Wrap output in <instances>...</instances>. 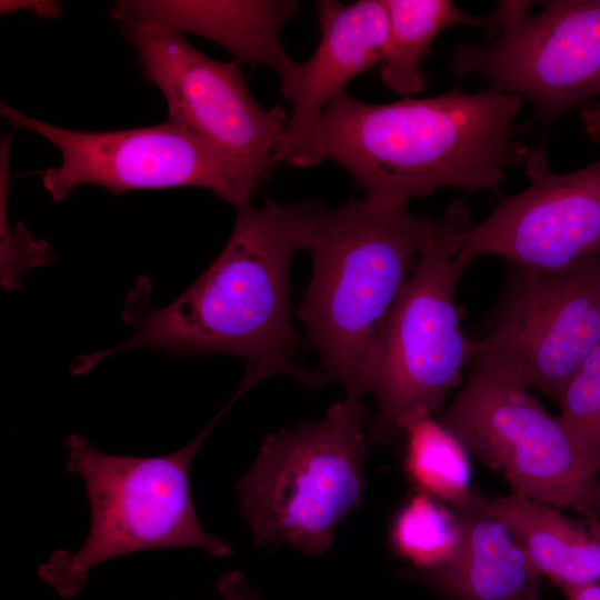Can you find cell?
I'll return each instance as SVG.
<instances>
[{
  "mask_svg": "<svg viewBox=\"0 0 600 600\" xmlns=\"http://www.w3.org/2000/svg\"><path fill=\"white\" fill-rule=\"evenodd\" d=\"M321 200L278 203L267 199L237 206L232 233L208 269L170 304L150 302L148 277L128 292L122 319L134 327L124 342L71 364L79 374L106 357L132 348H158L177 354L230 353L247 361L241 384L248 390L278 374L309 388L328 378L293 362L298 350L290 301V264L308 250Z\"/></svg>",
  "mask_w": 600,
  "mask_h": 600,
  "instance_id": "cell-1",
  "label": "cell"
},
{
  "mask_svg": "<svg viewBox=\"0 0 600 600\" xmlns=\"http://www.w3.org/2000/svg\"><path fill=\"white\" fill-rule=\"evenodd\" d=\"M520 107L519 96L494 88L379 104L343 91L282 161L337 162L379 212L408 208L444 187L496 190L507 168L521 167L529 178L547 170L543 153L516 138Z\"/></svg>",
  "mask_w": 600,
  "mask_h": 600,
  "instance_id": "cell-2",
  "label": "cell"
},
{
  "mask_svg": "<svg viewBox=\"0 0 600 600\" xmlns=\"http://www.w3.org/2000/svg\"><path fill=\"white\" fill-rule=\"evenodd\" d=\"M432 220L408 208L379 212L350 199L319 212L312 276L297 311L328 379L348 398L371 392L380 339Z\"/></svg>",
  "mask_w": 600,
  "mask_h": 600,
  "instance_id": "cell-3",
  "label": "cell"
},
{
  "mask_svg": "<svg viewBox=\"0 0 600 600\" xmlns=\"http://www.w3.org/2000/svg\"><path fill=\"white\" fill-rule=\"evenodd\" d=\"M230 406L186 446L162 456L109 454L79 433L69 436L67 471L86 486L90 529L77 551H54L39 567L40 578L61 598L71 599L93 568L127 553L187 547L231 556L229 542L202 528L190 482L199 447Z\"/></svg>",
  "mask_w": 600,
  "mask_h": 600,
  "instance_id": "cell-4",
  "label": "cell"
},
{
  "mask_svg": "<svg viewBox=\"0 0 600 600\" xmlns=\"http://www.w3.org/2000/svg\"><path fill=\"white\" fill-rule=\"evenodd\" d=\"M363 399L333 403L318 421L269 434L237 484L254 543L317 556L360 503L367 440Z\"/></svg>",
  "mask_w": 600,
  "mask_h": 600,
  "instance_id": "cell-5",
  "label": "cell"
},
{
  "mask_svg": "<svg viewBox=\"0 0 600 600\" xmlns=\"http://www.w3.org/2000/svg\"><path fill=\"white\" fill-rule=\"evenodd\" d=\"M473 260L452 250L442 221L432 220L380 339L370 392L377 400L368 432L372 443H389L409 420L439 412L462 382L476 341L462 330L456 292Z\"/></svg>",
  "mask_w": 600,
  "mask_h": 600,
  "instance_id": "cell-6",
  "label": "cell"
},
{
  "mask_svg": "<svg viewBox=\"0 0 600 600\" xmlns=\"http://www.w3.org/2000/svg\"><path fill=\"white\" fill-rule=\"evenodd\" d=\"M468 369L461 391L439 421L469 452L502 472L512 492L600 519V464L559 416L528 390Z\"/></svg>",
  "mask_w": 600,
  "mask_h": 600,
  "instance_id": "cell-7",
  "label": "cell"
},
{
  "mask_svg": "<svg viewBox=\"0 0 600 600\" xmlns=\"http://www.w3.org/2000/svg\"><path fill=\"white\" fill-rule=\"evenodd\" d=\"M0 112L16 129L30 130L59 149L61 164L40 171L42 186L56 202L81 184L113 193L201 187L237 207L251 201L258 187L214 146L169 118L152 127L87 132L47 123L4 103Z\"/></svg>",
  "mask_w": 600,
  "mask_h": 600,
  "instance_id": "cell-8",
  "label": "cell"
},
{
  "mask_svg": "<svg viewBox=\"0 0 600 600\" xmlns=\"http://www.w3.org/2000/svg\"><path fill=\"white\" fill-rule=\"evenodd\" d=\"M600 344V257L561 273L516 268L468 368L559 402Z\"/></svg>",
  "mask_w": 600,
  "mask_h": 600,
  "instance_id": "cell-9",
  "label": "cell"
},
{
  "mask_svg": "<svg viewBox=\"0 0 600 600\" xmlns=\"http://www.w3.org/2000/svg\"><path fill=\"white\" fill-rule=\"evenodd\" d=\"M530 2L502 1L497 40L462 44L456 74H480L491 88L523 96L547 124L600 94V0H556L529 14Z\"/></svg>",
  "mask_w": 600,
  "mask_h": 600,
  "instance_id": "cell-10",
  "label": "cell"
},
{
  "mask_svg": "<svg viewBox=\"0 0 600 600\" xmlns=\"http://www.w3.org/2000/svg\"><path fill=\"white\" fill-rule=\"evenodd\" d=\"M120 31L134 48L143 78L168 104V118L214 146L258 184L271 174L288 121L281 106L262 108L238 63L200 52L183 34L140 22Z\"/></svg>",
  "mask_w": 600,
  "mask_h": 600,
  "instance_id": "cell-11",
  "label": "cell"
},
{
  "mask_svg": "<svg viewBox=\"0 0 600 600\" xmlns=\"http://www.w3.org/2000/svg\"><path fill=\"white\" fill-rule=\"evenodd\" d=\"M522 192L503 198L481 222L457 201L443 218V238L476 259L507 258L516 267L561 273L600 257V159L569 173L542 171Z\"/></svg>",
  "mask_w": 600,
  "mask_h": 600,
  "instance_id": "cell-12",
  "label": "cell"
},
{
  "mask_svg": "<svg viewBox=\"0 0 600 600\" xmlns=\"http://www.w3.org/2000/svg\"><path fill=\"white\" fill-rule=\"evenodd\" d=\"M320 42L304 62L292 61L279 74L282 94L291 102L278 161L310 136L330 102L358 74L383 54L389 16L382 0L317 2Z\"/></svg>",
  "mask_w": 600,
  "mask_h": 600,
  "instance_id": "cell-13",
  "label": "cell"
},
{
  "mask_svg": "<svg viewBox=\"0 0 600 600\" xmlns=\"http://www.w3.org/2000/svg\"><path fill=\"white\" fill-rule=\"evenodd\" d=\"M453 510L462 527L458 551L436 568H410L404 578L442 600L540 599L542 574L516 533L492 511L490 499L474 488L468 502Z\"/></svg>",
  "mask_w": 600,
  "mask_h": 600,
  "instance_id": "cell-14",
  "label": "cell"
},
{
  "mask_svg": "<svg viewBox=\"0 0 600 600\" xmlns=\"http://www.w3.org/2000/svg\"><path fill=\"white\" fill-rule=\"evenodd\" d=\"M298 12L293 0H121L110 16L121 23L202 36L229 50L238 64H261L281 74L293 61L281 43V29Z\"/></svg>",
  "mask_w": 600,
  "mask_h": 600,
  "instance_id": "cell-15",
  "label": "cell"
},
{
  "mask_svg": "<svg viewBox=\"0 0 600 600\" xmlns=\"http://www.w3.org/2000/svg\"><path fill=\"white\" fill-rule=\"evenodd\" d=\"M542 577L562 591L600 582V519L574 521L558 508L518 493L490 500Z\"/></svg>",
  "mask_w": 600,
  "mask_h": 600,
  "instance_id": "cell-16",
  "label": "cell"
},
{
  "mask_svg": "<svg viewBox=\"0 0 600 600\" xmlns=\"http://www.w3.org/2000/svg\"><path fill=\"white\" fill-rule=\"evenodd\" d=\"M389 16V33L381 60L380 78L401 96L421 92L427 83L421 61L444 29L464 24L499 31L493 16L478 17L449 0H382Z\"/></svg>",
  "mask_w": 600,
  "mask_h": 600,
  "instance_id": "cell-17",
  "label": "cell"
},
{
  "mask_svg": "<svg viewBox=\"0 0 600 600\" xmlns=\"http://www.w3.org/2000/svg\"><path fill=\"white\" fill-rule=\"evenodd\" d=\"M404 471L416 491L427 493L452 509L466 504L473 491L468 450L433 416L409 420L404 428Z\"/></svg>",
  "mask_w": 600,
  "mask_h": 600,
  "instance_id": "cell-18",
  "label": "cell"
},
{
  "mask_svg": "<svg viewBox=\"0 0 600 600\" xmlns=\"http://www.w3.org/2000/svg\"><path fill=\"white\" fill-rule=\"evenodd\" d=\"M461 539L462 527L457 512L419 491L398 510L389 532L393 551L414 569L446 563L458 551Z\"/></svg>",
  "mask_w": 600,
  "mask_h": 600,
  "instance_id": "cell-19",
  "label": "cell"
},
{
  "mask_svg": "<svg viewBox=\"0 0 600 600\" xmlns=\"http://www.w3.org/2000/svg\"><path fill=\"white\" fill-rule=\"evenodd\" d=\"M558 403L562 423L600 464V344L570 379Z\"/></svg>",
  "mask_w": 600,
  "mask_h": 600,
  "instance_id": "cell-20",
  "label": "cell"
},
{
  "mask_svg": "<svg viewBox=\"0 0 600 600\" xmlns=\"http://www.w3.org/2000/svg\"><path fill=\"white\" fill-rule=\"evenodd\" d=\"M12 134H4L0 141V234H1V281L7 288H14L21 271L50 261L52 252L47 242L37 239L23 223L11 229L7 218L9 191V160Z\"/></svg>",
  "mask_w": 600,
  "mask_h": 600,
  "instance_id": "cell-21",
  "label": "cell"
},
{
  "mask_svg": "<svg viewBox=\"0 0 600 600\" xmlns=\"http://www.w3.org/2000/svg\"><path fill=\"white\" fill-rule=\"evenodd\" d=\"M220 600H260V593L252 589L244 574L240 571H230L218 580Z\"/></svg>",
  "mask_w": 600,
  "mask_h": 600,
  "instance_id": "cell-22",
  "label": "cell"
},
{
  "mask_svg": "<svg viewBox=\"0 0 600 600\" xmlns=\"http://www.w3.org/2000/svg\"><path fill=\"white\" fill-rule=\"evenodd\" d=\"M20 10L29 11L42 18H58L62 8L58 1L52 0H1L0 13L8 14Z\"/></svg>",
  "mask_w": 600,
  "mask_h": 600,
  "instance_id": "cell-23",
  "label": "cell"
},
{
  "mask_svg": "<svg viewBox=\"0 0 600 600\" xmlns=\"http://www.w3.org/2000/svg\"><path fill=\"white\" fill-rule=\"evenodd\" d=\"M580 116L589 136L600 141V104H590L583 108Z\"/></svg>",
  "mask_w": 600,
  "mask_h": 600,
  "instance_id": "cell-24",
  "label": "cell"
},
{
  "mask_svg": "<svg viewBox=\"0 0 600 600\" xmlns=\"http://www.w3.org/2000/svg\"><path fill=\"white\" fill-rule=\"evenodd\" d=\"M562 592L567 600H600V582L569 588Z\"/></svg>",
  "mask_w": 600,
  "mask_h": 600,
  "instance_id": "cell-25",
  "label": "cell"
},
{
  "mask_svg": "<svg viewBox=\"0 0 600 600\" xmlns=\"http://www.w3.org/2000/svg\"><path fill=\"white\" fill-rule=\"evenodd\" d=\"M537 600H540V599H537Z\"/></svg>",
  "mask_w": 600,
  "mask_h": 600,
  "instance_id": "cell-26",
  "label": "cell"
}]
</instances>
